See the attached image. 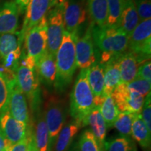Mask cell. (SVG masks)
I'll list each match as a JSON object with an SVG mask.
<instances>
[{"instance_id": "cell-1", "label": "cell", "mask_w": 151, "mask_h": 151, "mask_svg": "<svg viewBox=\"0 0 151 151\" xmlns=\"http://www.w3.org/2000/svg\"><path fill=\"white\" fill-rule=\"evenodd\" d=\"M92 26V37L94 45L101 51V62L105 64L114 56L126 52L129 37L118 26Z\"/></svg>"}, {"instance_id": "cell-2", "label": "cell", "mask_w": 151, "mask_h": 151, "mask_svg": "<svg viewBox=\"0 0 151 151\" xmlns=\"http://www.w3.org/2000/svg\"><path fill=\"white\" fill-rule=\"evenodd\" d=\"M76 38L64 32L62 42L56 54V78L54 88L58 93L64 92L71 84L76 70Z\"/></svg>"}, {"instance_id": "cell-3", "label": "cell", "mask_w": 151, "mask_h": 151, "mask_svg": "<svg viewBox=\"0 0 151 151\" xmlns=\"http://www.w3.org/2000/svg\"><path fill=\"white\" fill-rule=\"evenodd\" d=\"M94 95L88 79V69H81L76 79L70 97V114L82 124L94 109Z\"/></svg>"}, {"instance_id": "cell-4", "label": "cell", "mask_w": 151, "mask_h": 151, "mask_svg": "<svg viewBox=\"0 0 151 151\" xmlns=\"http://www.w3.org/2000/svg\"><path fill=\"white\" fill-rule=\"evenodd\" d=\"M16 80L29 101L32 111L35 113L38 112L41 109L42 93L36 68L19 65L16 72Z\"/></svg>"}, {"instance_id": "cell-5", "label": "cell", "mask_w": 151, "mask_h": 151, "mask_svg": "<svg viewBox=\"0 0 151 151\" xmlns=\"http://www.w3.org/2000/svg\"><path fill=\"white\" fill-rule=\"evenodd\" d=\"M43 113L49 134L50 148L53 151L57 137L65 126L67 118L65 106L59 98L50 96L47 99Z\"/></svg>"}, {"instance_id": "cell-6", "label": "cell", "mask_w": 151, "mask_h": 151, "mask_svg": "<svg viewBox=\"0 0 151 151\" xmlns=\"http://www.w3.org/2000/svg\"><path fill=\"white\" fill-rule=\"evenodd\" d=\"M128 50L137 57L140 65L150 60L151 19L140 21L129 37Z\"/></svg>"}, {"instance_id": "cell-7", "label": "cell", "mask_w": 151, "mask_h": 151, "mask_svg": "<svg viewBox=\"0 0 151 151\" xmlns=\"http://www.w3.org/2000/svg\"><path fill=\"white\" fill-rule=\"evenodd\" d=\"M65 31L62 6H55L47 15V51L56 57Z\"/></svg>"}, {"instance_id": "cell-8", "label": "cell", "mask_w": 151, "mask_h": 151, "mask_svg": "<svg viewBox=\"0 0 151 151\" xmlns=\"http://www.w3.org/2000/svg\"><path fill=\"white\" fill-rule=\"evenodd\" d=\"M63 7V18L65 31L73 37H79L81 26L87 19V9L84 0H67Z\"/></svg>"}, {"instance_id": "cell-9", "label": "cell", "mask_w": 151, "mask_h": 151, "mask_svg": "<svg viewBox=\"0 0 151 151\" xmlns=\"http://www.w3.org/2000/svg\"><path fill=\"white\" fill-rule=\"evenodd\" d=\"M24 40L26 55L37 65V62L47 52V16L28 32Z\"/></svg>"}, {"instance_id": "cell-10", "label": "cell", "mask_w": 151, "mask_h": 151, "mask_svg": "<svg viewBox=\"0 0 151 151\" xmlns=\"http://www.w3.org/2000/svg\"><path fill=\"white\" fill-rule=\"evenodd\" d=\"M111 96L119 112L141 113L145 97L128 89L125 83L119 84Z\"/></svg>"}, {"instance_id": "cell-11", "label": "cell", "mask_w": 151, "mask_h": 151, "mask_svg": "<svg viewBox=\"0 0 151 151\" xmlns=\"http://www.w3.org/2000/svg\"><path fill=\"white\" fill-rule=\"evenodd\" d=\"M75 48L77 67L86 69L97 62V52L92 37L91 24L82 37L76 39Z\"/></svg>"}, {"instance_id": "cell-12", "label": "cell", "mask_w": 151, "mask_h": 151, "mask_svg": "<svg viewBox=\"0 0 151 151\" xmlns=\"http://www.w3.org/2000/svg\"><path fill=\"white\" fill-rule=\"evenodd\" d=\"M8 111L11 116L16 120L29 124L27 98L18 86L16 78L10 80V96Z\"/></svg>"}, {"instance_id": "cell-13", "label": "cell", "mask_w": 151, "mask_h": 151, "mask_svg": "<svg viewBox=\"0 0 151 151\" xmlns=\"http://www.w3.org/2000/svg\"><path fill=\"white\" fill-rule=\"evenodd\" d=\"M51 9V0H30L26 9L25 18L21 31H20L22 40L28 32L37 24L44 17L47 16L48 12Z\"/></svg>"}, {"instance_id": "cell-14", "label": "cell", "mask_w": 151, "mask_h": 151, "mask_svg": "<svg viewBox=\"0 0 151 151\" xmlns=\"http://www.w3.org/2000/svg\"><path fill=\"white\" fill-rule=\"evenodd\" d=\"M30 124H26L13 118L7 110L0 115V129L11 144L21 141L27 135Z\"/></svg>"}, {"instance_id": "cell-15", "label": "cell", "mask_w": 151, "mask_h": 151, "mask_svg": "<svg viewBox=\"0 0 151 151\" xmlns=\"http://www.w3.org/2000/svg\"><path fill=\"white\" fill-rule=\"evenodd\" d=\"M104 65L97 62L88 69V79L94 95V106L99 107L104 99Z\"/></svg>"}, {"instance_id": "cell-16", "label": "cell", "mask_w": 151, "mask_h": 151, "mask_svg": "<svg viewBox=\"0 0 151 151\" xmlns=\"http://www.w3.org/2000/svg\"><path fill=\"white\" fill-rule=\"evenodd\" d=\"M19 12L15 1L0 5V34L14 33L18 28Z\"/></svg>"}, {"instance_id": "cell-17", "label": "cell", "mask_w": 151, "mask_h": 151, "mask_svg": "<svg viewBox=\"0 0 151 151\" xmlns=\"http://www.w3.org/2000/svg\"><path fill=\"white\" fill-rule=\"evenodd\" d=\"M36 70L40 83L49 88L54 87L56 78L55 57L51 55L47 51L37 62Z\"/></svg>"}, {"instance_id": "cell-18", "label": "cell", "mask_w": 151, "mask_h": 151, "mask_svg": "<svg viewBox=\"0 0 151 151\" xmlns=\"http://www.w3.org/2000/svg\"><path fill=\"white\" fill-rule=\"evenodd\" d=\"M82 126H90V131L93 134L100 146L104 148V144L106 137L107 126L104 119L100 113L99 107H94V109L83 120Z\"/></svg>"}, {"instance_id": "cell-19", "label": "cell", "mask_w": 151, "mask_h": 151, "mask_svg": "<svg viewBox=\"0 0 151 151\" xmlns=\"http://www.w3.org/2000/svg\"><path fill=\"white\" fill-rule=\"evenodd\" d=\"M120 83H129L137 78L138 68L140 63L132 52L127 51L118 56Z\"/></svg>"}, {"instance_id": "cell-20", "label": "cell", "mask_w": 151, "mask_h": 151, "mask_svg": "<svg viewBox=\"0 0 151 151\" xmlns=\"http://www.w3.org/2000/svg\"><path fill=\"white\" fill-rule=\"evenodd\" d=\"M119 56V55H118ZM118 56H114L104 65V96L111 95L120 83V73L118 65Z\"/></svg>"}, {"instance_id": "cell-21", "label": "cell", "mask_w": 151, "mask_h": 151, "mask_svg": "<svg viewBox=\"0 0 151 151\" xmlns=\"http://www.w3.org/2000/svg\"><path fill=\"white\" fill-rule=\"evenodd\" d=\"M139 22L140 20L133 0H124L123 9L119 20L118 27H120L126 35L130 37Z\"/></svg>"}, {"instance_id": "cell-22", "label": "cell", "mask_w": 151, "mask_h": 151, "mask_svg": "<svg viewBox=\"0 0 151 151\" xmlns=\"http://www.w3.org/2000/svg\"><path fill=\"white\" fill-rule=\"evenodd\" d=\"M36 114L35 126L33 128L34 139L38 151H51L49 143V134L45 120L44 113L40 109Z\"/></svg>"}, {"instance_id": "cell-23", "label": "cell", "mask_w": 151, "mask_h": 151, "mask_svg": "<svg viewBox=\"0 0 151 151\" xmlns=\"http://www.w3.org/2000/svg\"><path fill=\"white\" fill-rule=\"evenodd\" d=\"M82 127L81 122L74 120L64 126L56 139L53 147L54 151H67Z\"/></svg>"}, {"instance_id": "cell-24", "label": "cell", "mask_w": 151, "mask_h": 151, "mask_svg": "<svg viewBox=\"0 0 151 151\" xmlns=\"http://www.w3.org/2000/svg\"><path fill=\"white\" fill-rule=\"evenodd\" d=\"M87 12L93 25L103 27L106 24L108 16L107 0H87Z\"/></svg>"}, {"instance_id": "cell-25", "label": "cell", "mask_w": 151, "mask_h": 151, "mask_svg": "<svg viewBox=\"0 0 151 151\" xmlns=\"http://www.w3.org/2000/svg\"><path fill=\"white\" fill-rule=\"evenodd\" d=\"M131 137L143 148H148L150 146L151 133L143 122L141 113L134 115L132 125Z\"/></svg>"}, {"instance_id": "cell-26", "label": "cell", "mask_w": 151, "mask_h": 151, "mask_svg": "<svg viewBox=\"0 0 151 151\" xmlns=\"http://www.w3.org/2000/svg\"><path fill=\"white\" fill-rule=\"evenodd\" d=\"M22 41L20 32L0 34V57L3 59L11 52L21 47Z\"/></svg>"}, {"instance_id": "cell-27", "label": "cell", "mask_w": 151, "mask_h": 151, "mask_svg": "<svg viewBox=\"0 0 151 151\" xmlns=\"http://www.w3.org/2000/svg\"><path fill=\"white\" fill-rule=\"evenodd\" d=\"M99 110L103 118L104 119L107 128L112 127L120 113L112 96H106L100 105Z\"/></svg>"}, {"instance_id": "cell-28", "label": "cell", "mask_w": 151, "mask_h": 151, "mask_svg": "<svg viewBox=\"0 0 151 151\" xmlns=\"http://www.w3.org/2000/svg\"><path fill=\"white\" fill-rule=\"evenodd\" d=\"M104 151H137V147L131 138L120 135L104 142Z\"/></svg>"}, {"instance_id": "cell-29", "label": "cell", "mask_w": 151, "mask_h": 151, "mask_svg": "<svg viewBox=\"0 0 151 151\" xmlns=\"http://www.w3.org/2000/svg\"><path fill=\"white\" fill-rule=\"evenodd\" d=\"M20 56H21V47H19L14 51L11 52L3 58L2 67L6 71L4 74L9 80L16 78V72L19 66Z\"/></svg>"}, {"instance_id": "cell-30", "label": "cell", "mask_w": 151, "mask_h": 151, "mask_svg": "<svg viewBox=\"0 0 151 151\" xmlns=\"http://www.w3.org/2000/svg\"><path fill=\"white\" fill-rule=\"evenodd\" d=\"M134 115L133 113L120 112L113 127L118 130L121 136L131 138L132 125Z\"/></svg>"}, {"instance_id": "cell-31", "label": "cell", "mask_w": 151, "mask_h": 151, "mask_svg": "<svg viewBox=\"0 0 151 151\" xmlns=\"http://www.w3.org/2000/svg\"><path fill=\"white\" fill-rule=\"evenodd\" d=\"M78 151H104L96 138L90 129H86L83 132L77 146Z\"/></svg>"}, {"instance_id": "cell-32", "label": "cell", "mask_w": 151, "mask_h": 151, "mask_svg": "<svg viewBox=\"0 0 151 151\" xmlns=\"http://www.w3.org/2000/svg\"><path fill=\"white\" fill-rule=\"evenodd\" d=\"M124 0H107L108 16L106 25L118 26L123 9Z\"/></svg>"}, {"instance_id": "cell-33", "label": "cell", "mask_w": 151, "mask_h": 151, "mask_svg": "<svg viewBox=\"0 0 151 151\" xmlns=\"http://www.w3.org/2000/svg\"><path fill=\"white\" fill-rule=\"evenodd\" d=\"M10 96V80L4 73L0 72V115L8 110Z\"/></svg>"}, {"instance_id": "cell-34", "label": "cell", "mask_w": 151, "mask_h": 151, "mask_svg": "<svg viewBox=\"0 0 151 151\" xmlns=\"http://www.w3.org/2000/svg\"><path fill=\"white\" fill-rule=\"evenodd\" d=\"M127 88L132 91L137 92L143 97L150 93L151 82L145 79L137 78L129 83H125Z\"/></svg>"}, {"instance_id": "cell-35", "label": "cell", "mask_w": 151, "mask_h": 151, "mask_svg": "<svg viewBox=\"0 0 151 151\" xmlns=\"http://www.w3.org/2000/svg\"><path fill=\"white\" fill-rule=\"evenodd\" d=\"M140 21L151 19L150 0H133Z\"/></svg>"}, {"instance_id": "cell-36", "label": "cell", "mask_w": 151, "mask_h": 151, "mask_svg": "<svg viewBox=\"0 0 151 151\" xmlns=\"http://www.w3.org/2000/svg\"><path fill=\"white\" fill-rule=\"evenodd\" d=\"M141 118L148 128V131L151 133V99L150 93L145 97L144 103L141 109Z\"/></svg>"}, {"instance_id": "cell-37", "label": "cell", "mask_w": 151, "mask_h": 151, "mask_svg": "<svg viewBox=\"0 0 151 151\" xmlns=\"http://www.w3.org/2000/svg\"><path fill=\"white\" fill-rule=\"evenodd\" d=\"M33 134V127L30 124L29 131H28L27 135L24 137L21 141H18L15 144L11 145L8 151H27L28 145L30 140H31L32 136Z\"/></svg>"}, {"instance_id": "cell-38", "label": "cell", "mask_w": 151, "mask_h": 151, "mask_svg": "<svg viewBox=\"0 0 151 151\" xmlns=\"http://www.w3.org/2000/svg\"><path fill=\"white\" fill-rule=\"evenodd\" d=\"M137 78L145 79L151 82V63L150 60L143 62L138 68Z\"/></svg>"}, {"instance_id": "cell-39", "label": "cell", "mask_w": 151, "mask_h": 151, "mask_svg": "<svg viewBox=\"0 0 151 151\" xmlns=\"http://www.w3.org/2000/svg\"><path fill=\"white\" fill-rule=\"evenodd\" d=\"M11 145L12 144L6 138L2 131L0 129V150L3 151H8Z\"/></svg>"}, {"instance_id": "cell-40", "label": "cell", "mask_w": 151, "mask_h": 151, "mask_svg": "<svg viewBox=\"0 0 151 151\" xmlns=\"http://www.w3.org/2000/svg\"><path fill=\"white\" fill-rule=\"evenodd\" d=\"M29 1L30 0H15V2L18 6L19 12L20 14H23L24 12H25Z\"/></svg>"}, {"instance_id": "cell-41", "label": "cell", "mask_w": 151, "mask_h": 151, "mask_svg": "<svg viewBox=\"0 0 151 151\" xmlns=\"http://www.w3.org/2000/svg\"><path fill=\"white\" fill-rule=\"evenodd\" d=\"M27 151H38L37 149V147H36L35 139H34V133L32 134V136L31 140H30L29 145H28L27 148Z\"/></svg>"}, {"instance_id": "cell-42", "label": "cell", "mask_w": 151, "mask_h": 151, "mask_svg": "<svg viewBox=\"0 0 151 151\" xmlns=\"http://www.w3.org/2000/svg\"><path fill=\"white\" fill-rule=\"evenodd\" d=\"M66 1L67 0H51V9L55 6H62Z\"/></svg>"}, {"instance_id": "cell-43", "label": "cell", "mask_w": 151, "mask_h": 151, "mask_svg": "<svg viewBox=\"0 0 151 151\" xmlns=\"http://www.w3.org/2000/svg\"><path fill=\"white\" fill-rule=\"evenodd\" d=\"M71 151H78V148H77V147H76V148H74L73 150H72Z\"/></svg>"}, {"instance_id": "cell-44", "label": "cell", "mask_w": 151, "mask_h": 151, "mask_svg": "<svg viewBox=\"0 0 151 151\" xmlns=\"http://www.w3.org/2000/svg\"><path fill=\"white\" fill-rule=\"evenodd\" d=\"M1 0H0V5H1Z\"/></svg>"}, {"instance_id": "cell-45", "label": "cell", "mask_w": 151, "mask_h": 151, "mask_svg": "<svg viewBox=\"0 0 151 151\" xmlns=\"http://www.w3.org/2000/svg\"><path fill=\"white\" fill-rule=\"evenodd\" d=\"M0 151H3V150H0Z\"/></svg>"}, {"instance_id": "cell-46", "label": "cell", "mask_w": 151, "mask_h": 151, "mask_svg": "<svg viewBox=\"0 0 151 151\" xmlns=\"http://www.w3.org/2000/svg\"><path fill=\"white\" fill-rule=\"evenodd\" d=\"M11 1H14V0H11Z\"/></svg>"}]
</instances>
